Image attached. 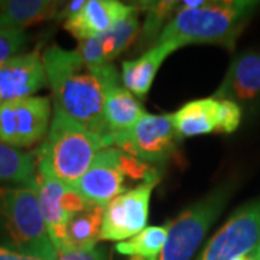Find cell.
Instances as JSON below:
<instances>
[{
  "label": "cell",
  "instance_id": "6da1fadb",
  "mask_svg": "<svg viewBox=\"0 0 260 260\" xmlns=\"http://www.w3.org/2000/svg\"><path fill=\"white\" fill-rule=\"evenodd\" d=\"M54 109L112 143L104 117V91L99 78L85 67L75 51L52 45L42 54Z\"/></svg>",
  "mask_w": 260,
  "mask_h": 260
},
{
  "label": "cell",
  "instance_id": "7a4b0ae2",
  "mask_svg": "<svg viewBox=\"0 0 260 260\" xmlns=\"http://www.w3.org/2000/svg\"><path fill=\"white\" fill-rule=\"evenodd\" d=\"M260 2H207L195 9H179L168 22L158 42L186 45H215L234 51L239 38L250 23Z\"/></svg>",
  "mask_w": 260,
  "mask_h": 260
},
{
  "label": "cell",
  "instance_id": "3957f363",
  "mask_svg": "<svg viewBox=\"0 0 260 260\" xmlns=\"http://www.w3.org/2000/svg\"><path fill=\"white\" fill-rule=\"evenodd\" d=\"M112 145L54 109L45 140L35 153L37 172L74 185L97 153Z\"/></svg>",
  "mask_w": 260,
  "mask_h": 260
},
{
  "label": "cell",
  "instance_id": "277c9868",
  "mask_svg": "<svg viewBox=\"0 0 260 260\" xmlns=\"http://www.w3.org/2000/svg\"><path fill=\"white\" fill-rule=\"evenodd\" d=\"M0 221L13 250L41 260H58L35 188L0 186Z\"/></svg>",
  "mask_w": 260,
  "mask_h": 260
},
{
  "label": "cell",
  "instance_id": "5b68a950",
  "mask_svg": "<svg viewBox=\"0 0 260 260\" xmlns=\"http://www.w3.org/2000/svg\"><path fill=\"white\" fill-rule=\"evenodd\" d=\"M236 189L233 181H225L188 207L169 223V233L158 260H191L211 225L223 213Z\"/></svg>",
  "mask_w": 260,
  "mask_h": 260
},
{
  "label": "cell",
  "instance_id": "8992f818",
  "mask_svg": "<svg viewBox=\"0 0 260 260\" xmlns=\"http://www.w3.org/2000/svg\"><path fill=\"white\" fill-rule=\"evenodd\" d=\"M179 139L171 114L145 113L127 132L113 136L112 142L142 162L162 164L175 153Z\"/></svg>",
  "mask_w": 260,
  "mask_h": 260
},
{
  "label": "cell",
  "instance_id": "52a82bcc",
  "mask_svg": "<svg viewBox=\"0 0 260 260\" xmlns=\"http://www.w3.org/2000/svg\"><path fill=\"white\" fill-rule=\"evenodd\" d=\"M51 102L29 97L0 104V143L10 148H30L45 139L51 124Z\"/></svg>",
  "mask_w": 260,
  "mask_h": 260
},
{
  "label": "cell",
  "instance_id": "ba28073f",
  "mask_svg": "<svg viewBox=\"0 0 260 260\" xmlns=\"http://www.w3.org/2000/svg\"><path fill=\"white\" fill-rule=\"evenodd\" d=\"M260 243V197L234 210L207 243L198 260H236Z\"/></svg>",
  "mask_w": 260,
  "mask_h": 260
},
{
  "label": "cell",
  "instance_id": "9c48e42d",
  "mask_svg": "<svg viewBox=\"0 0 260 260\" xmlns=\"http://www.w3.org/2000/svg\"><path fill=\"white\" fill-rule=\"evenodd\" d=\"M159 181V175L143 181L104 207L100 240L124 242L146 229L150 197Z\"/></svg>",
  "mask_w": 260,
  "mask_h": 260
},
{
  "label": "cell",
  "instance_id": "30bf717a",
  "mask_svg": "<svg viewBox=\"0 0 260 260\" xmlns=\"http://www.w3.org/2000/svg\"><path fill=\"white\" fill-rule=\"evenodd\" d=\"M127 153L116 148H106L97 153L74 188L90 205L106 207L116 197L126 192L124 181Z\"/></svg>",
  "mask_w": 260,
  "mask_h": 260
},
{
  "label": "cell",
  "instance_id": "8fae6325",
  "mask_svg": "<svg viewBox=\"0 0 260 260\" xmlns=\"http://www.w3.org/2000/svg\"><path fill=\"white\" fill-rule=\"evenodd\" d=\"M35 191L51 242L59 254L64 247L65 232L70 220L90 207V204L75 191L73 185H67L58 179L38 172Z\"/></svg>",
  "mask_w": 260,
  "mask_h": 260
},
{
  "label": "cell",
  "instance_id": "7c38bea8",
  "mask_svg": "<svg viewBox=\"0 0 260 260\" xmlns=\"http://www.w3.org/2000/svg\"><path fill=\"white\" fill-rule=\"evenodd\" d=\"M213 97L234 102L240 109H260V49H249L234 56Z\"/></svg>",
  "mask_w": 260,
  "mask_h": 260
},
{
  "label": "cell",
  "instance_id": "4fadbf2b",
  "mask_svg": "<svg viewBox=\"0 0 260 260\" xmlns=\"http://www.w3.org/2000/svg\"><path fill=\"white\" fill-rule=\"evenodd\" d=\"M48 84L42 55L19 54L0 65V104L34 97Z\"/></svg>",
  "mask_w": 260,
  "mask_h": 260
},
{
  "label": "cell",
  "instance_id": "5bb4252c",
  "mask_svg": "<svg viewBox=\"0 0 260 260\" xmlns=\"http://www.w3.org/2000/svg\"><path fill=\"white\" fill-rule=\"evenodd\" d=\"M136 10L117 0H88L74 16L65 19L64 29L80 42L109 32L121 19Z\"/></svg>",
  "mask_w": 260,
  "mask_h": 260
},
{
  "label": "cell",
  "instance_id": "9a60e30c",
  "mask_svg": "<svg viewBox=\"0 0 260 260\" xmlns=\"http://www.w3.org/2000/svg\"><path fill=\"white\" fill-rule=\"evenodd\" d=\"M179 48L171 42H158L149 48L139 58L124 61L121 64V83L138 99H143L149 93L159 68L171 54Z\"/></svg>",
  "mask_w": 260,
  "mask_h": 260
},
{
  "label": "cell",
  "instance_id": "2e32d148",
  "mask_svg": "<svg viewBox=\"0 0 260 260\" xmlns=\"http://www.w3.org/2000/svg\"><path fill=\"white\" fill-rule=\"evenodd\" d=\"M172 116L179 138L218 133V99L205 97L184 104Z\"/></svg>",
  "mask_w": 260,
  "mask_h": 260
},
{
  "label": "cell",
  "instance_id": "e0dca14e",
  "mask_svg": "<svg viewBox=\"0 0 260 260\" xmlns=\"http://www.w3.org/2000/svg\"><path fill=\"white\" fill-rule=\"evenodd\" d=\"M145 113L139 100L120 81L104 87V117L112 132V139L127 132Z\"/></svg>",
  "mask_w": 260,
  "mask_h": 260
},
{
  "label": "cell",
  "instance_id": "ac0fdd59",
  "mask_svg": "<svg viewBox=\"0 0 260 260\" xmlns=\"http://www.w3.org/2000/svg\"><path fill=\"white\" fill-rule=\"evenodd\" d=\"M62 3L52 0L0 2V26L23 29L59 16Z\"/></svg>",
  "mask_w": 260,
  "mask_h": 260
},
{
  "label": "cell",
  "instance_id": "d6986e66",
  "mask_svg": "<svg viewBox=\"0 0 260 260\" xmlns=\"http://www.w3.org/2000/svg\"><path fill=\"white\" fill-rule=\"evenodd\" d=\"M104 218V207L90 205L74 215L67 225L65 242L61 253L91 250L100 240Z\"/></svg>",
  "mask_w": 260,
  "mask_h": 260
},
{
  "label": "cell",
  "instance_id": "ffe728a7",
  "mask_svg": "<svg viewBox=\"0 0 260 260\" xmlns=\"http://www.w3.org/2000/svg\"><path fill=\"white\" fill-rule=\"evenodd\" d=\"M37 186L35 158L19 149L0 143V186Z\"/></svg>",
  "mask_w": 260,
  "mask_h": 260
},
{
  "label": "cell",
  "instance_id": "44dd1931",
  "mask_svg": "<svg viewBox=\"0 0 260 260\" xmlns=\"http://www.w3.org/2000/svg\"><path fill=\"white\" fill-rule=\"evenodd\" d=\"M169 233V224L149 225L124 242L116 244V250L126 256H140L146 260H158Z\"/></svg>",
  "mask_w": 260,
  "mask_h": 260
},
{
  "label": "cell",
  "instance_id": "7402d4cb",
  "mask_svg": "<svg viewBox=\"0 0 260 260\" xmlns=\"http://www.w3.org/2000/svg\"><path fill=\"white\" fill-rule=\"evenodd\" d=\"M181 3L162 0V2H146L139 9L146 12L143 26L140 29V41L143 47H153L159 41L160 34L168 25V22L177 15Z\"/></svg>",
  "mask_w": 260,
  "mask_h": 260
},
{
  "label": "cell",
  "instance_id": "603a6c76",
  "mask_svg": "<svg viewBox=\"0 0 260 260\" xmlns=\"http://www.w3.org/2000/svg\"><path fill=\"white\" fill-rule=\"evenodd\" d=\"M140 29L142 28H140L139 15H138V8H136V10L132 15L121 19L120 22L116 26H113L109 32L99 37L102 39L110 62L116 56L120 55L121 52H124L138 39V37L140 35Z\"/></svg>",
  "mask_w": 260,
  "mask_h": 260
},
{
  "label": "cell",
  "instance_id": "cb8c5ba5",
  "mask_svg": "<svg viewBox=\"0 0 260 260\" xmlns=\"http://www.w3.org/2000/svg\"><path fill=\"white\" fill-rule=\"evenodd\" d=\"M75 52L83 59L85 67L93 74L99 73L106 65L112 64L109 61V58H107V54H106V49H104L102 39L99 37L90 38V39H85V41H80L78 42V48L75 49Z\"/></svg>",
  "mask_w": 260,
  "mask_h": 260
},
{
  "label": "cell",
  "instance_id": "d4e9b609",
  "mask_svg": "<svg viewBox=\"0 0 260 260\" xmlns=\"http://www.w3.org/2000/svg\"><path fill=\"white\" fill-rule=\"evenodd\" d=\"M28 35L23 29L0 26V65L10 58L19 55V52L26 47Z\"/></svg>",
  "mask_w": 260,
  "mask_h": 260
},
{
  "label": "cell",
  "instance_id": "484cf974",
  "mask_svg": "<svg viewBox=\"0 0 260 260\" xmlns=\"http://www.w3.org/2000/svg\"><path fill=\"white\" fill-rule=\"evenodd\" d=\"M243 112L234 102L218 99V133L230 135L239 129Z\"/></svg>",
  "mask_w": 260,
  "mask_h": 260
},
{
  "label": "cell",
  "instance_id": "4316f807",
  "mask_svg": "<svg viewBox=\"0 0 260 260\" xmlns=\"http://www.w3.org/2000/svg\"><path fill=\"white\" fill-rule=\"evenodd\" d=\"M58 260H106L104 253L99 249H91V250L83 251H65L58 254Z\"/></svg>",
  "mask_w": 260,
  "mask_h": 260
},
{
  "label": "cell",
  "instance_id": "83f0119b",
  "mask_svg": "<svg viewBox=\"0 0 260 260\" xmlns=\"http://www.w3.org/2000/svg\"><path fill=\"white\" fill-rule=\"evenodd\" d=\"M0 260H41L37 257H32L28 254H23V253H19V251L13 250L10 247H5V246H0Z\"/></svg>",
  "mask_w": 260,
  "mask_h": 260
},
{
  "label": "cell",
  "instance_id": "f1b7e54d",
  "mask_svg": "<svg viewBox=\"0 0 260 260\" xmlns=\"http://www.w3.org/2000/svg\"><path fill=\"white\" fill-rule=\"evenodd\" d=\"M250 256L253 257L254 260H260V243L257 244V247L254 249V250L251 251L250 253Z\"/></svg>",
  "mask_w": 260,
  "mask_h": 260
},
{
  "label": "cell",
  "instance_id": "f546056e",
  "mask_svg": "<svg viewBox=\"0 0 260 260\" xmlns=\"http://www.w3.org/2000/svg\"><path fill=\"white\" fill-rule=\"evenodd\" d=\"M236 260H254V259L251 257L250 253H249V254H244V256H242V257H239V259H236Z\"/></svg>",
  "mask_w": 260,
  "mask_h": 260
},
{
  "label": "cell",
  "instance_id": "4dcf8cb0",
  "mask_svg": "<svg viewBox=\"0 0 260 260\" xmlns=\"http://www.w3.org/2000/svg\"><path fill=\"white\" fill-rule=\"evenodd\" d=\"M130 260H146V259H143V257H140V256H132Z\"/></svg>",
  "mask_w": 260,
  "mask_h": 260
}]
</instances>
